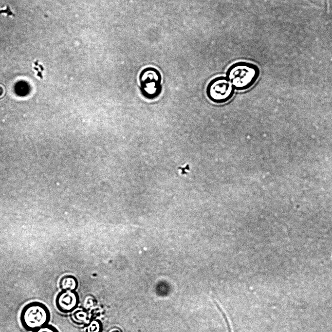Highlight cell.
Returning a JSON list of instances; mask_svg holds the SVG:
<instances>
[{"instance_id":"9c48e42d","label":"cell","mask_w":332,"mask_h":332,"mask_svg":"<svg viewBox=\"0 0 332 332\" xmlns=\"http://www.w3.org/2000/svg\"><path fill=\"white\" fill-rule=\"evenodd\" d=\"M214 303L215 304L216 306L218 308V309L220 311L221 313V314L223 316V317L224 318L225 321L227 324V329L228 332H232L231 328V326L229 322V320L228 318L227 317V316L226 315V314L225 312L223 311V310L221 308L220 305L215 301L214 300Z\"/></svg>"},{"instance_id":"ba28073f","label":"cell","mask_w":332,"mask_h":332,"mask_svg":"<svg viewBox=\"0 0 332 332\" xmlns=\"http://www.w3.org/2000/svg\"><path fill=\"white\" fill-rule=\"evenodd\" d=\"M32 332H59V331L55 326L49 324Z\"/></svg>"},{"instance_id":"3957f363","label":"cell","mask_w":332,"mask_h":332,"mask_svg":"<svg viewBox=\"0 0 332 332\" xmlns=\"http://www.w3.org/2000/svg\"><path fill=\"white\" fill-rule=\"evenodd\" d=\"M235 89L226 76H219L212 79L206 87V94L212 102L224 104L233 97Z\"/></svg>"},{"instance_id":"6da1fadb","label":"cell","mask_w":332,"mask_h":332,"mask_svg":"<svg viewBox=\"0 0 332 332\" xmlns=\"http://www.w3.org/2000/svg\"><path fill=\"white\" fill-rule=\"evenodd\" d=\"M260 75L258 67L251 62L238 61L227 69L226 77L235 90L239 91L251 88L257 82Z\"/></svg>"},{"instance_id":"277c9868","label":"cell","mask_w":332,"mask_h":332,"mask_svg":"<svg viewBox=\"0 0 332 332\" xmlns=\"http://www.w3.org/2000/svg\"><path fill=\"white\" fill-rule=\"evenodd\" d=\"M79 302V296L76 291L61 290L55 300L56 308L63 314L73 312L77 308Z\"/></svg>"},{"instance_id":"30bf717a","label":"cell","mask_w":332,"mask_h":332,"mask_svg":"<svg viewBox=\"0 0 332 332\" xmlns=\"http://www.w3.org/2000/svg\"><path fill=\"white\" fill-rule=\"evenodd\" d=\"M34 69L37 71V75L38 76L41 77L40 72L43 71V67L41 65H39L37 61L34 62Z\"/></svg>"},{"instance_id":"8fae6325","label":"cell","mask_w":332,"mask_h":332,"mask_svg":"<svg viewBox=\"0 0 332 332\" xmlns=\"http://www.w3.org/2000/svg\"><path fill=\"white\" fill-rule=\"evenodd\" d=\"M5 9L0 10V14L3 13L6 14L7 16H14L13 12L11 11L10 7L8 5L6 6Z\"/></svg>"},{"instance_id":"52a82bcc","label":"cell","mask_w":332,"mask_h":332,"mask_svg":"<svg viewBox=\"0 0 332 332\" xmlns=\"http://www.w3.org/2000/svg\"><path fill=\"white\" fill-rule=\"evenodd\" d=\"M103 325L99 319L90 321L86 326L84 332H102Z\"/></svg>"},{"instance_id":"7a4b0ae2","label":"cell","mask_w":332,"mask_h":332,"mask_svg":"<svg viewBox=\"0 0 332 332\" xmlns=\"http://www.w3.org/2000/svg\"><path fill=\"white\" fill-rule=\"evenodd\" d=\"M19 319L23 328L33 332L49 324L51 313L48 307L39 301H32L22 309Z\"/></svg>"},{"instance_id":"8992f818","label":"cell","mask_w":332,"mask_h":332,"mask_svg":"<svg viewBox=\"0 0 332 332\" xmlns=\"http://www.w3.org/2000/svg\"><path fill=\"white\" fill-rule=\"evenodd\" d=\"M70 319L76 325L81 326L89 322L88 313L82 310H75L70 315Z\"/></svg>"},{"instance_id":"7c38bea8","label":"cell","mask_w":332,"mask_h":332,"mask_svg":"<svg viewBox=\"0 0 332 332\" xmlns=\"http://www.w3.org/2000/svg\"><path fill=\"white\" fill-rule=\"evenodd\" d=\"M108 332H122V331L120 328L115 327L111 328Z\"/></svg>"},{"instance_id":"5b68a950","label":"cell","mask_w":332,"mask_h":332,"mask_svg":"<svg viewBox=\"0 0 332 332\" xmlns=\"http://www.w3.org/2000/svg\"><path fill=\"white\" fill-rule=\"evenodd\" d=\"M59 285L61 290L75 291L78 287V281L74 276L67 275L61 277Z\"/></svg>"}]
</instances>
